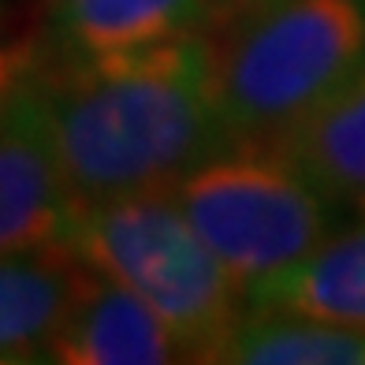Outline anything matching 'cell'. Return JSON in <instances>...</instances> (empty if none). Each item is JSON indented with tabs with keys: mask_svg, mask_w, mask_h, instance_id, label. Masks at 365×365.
I'll list each match as a JSON object with an SVG mask.
<instances>
[{
	"mask_svg": "<svg viewBox=\"0 0 365 365\" xmlns=\"http://www.w3.org/2000/svg\"><path fill=\"white\" fill-rule=\"evenodd\" d=\"M71 254L149 302L190 361H220L250 298L194 231L172 190L78 205Z\"/></svg>",
	"mask_w": 365,
	"mask_h": 365,
	"instance_id": "cell-3",
	"label": "cell"
},
{
	"mask_svg": "<svg viewBox=\"0 0 365 365\" xmlns=\"http://www.w3.org/2000/svg\"><path fill=\"white\" fill-rule=\"evenodd\" d=\"M242 0H212V11H217V23H231L239 15Z\"/></svg>",
	"mask_w": 365,
	"mask_h": 365,
	"instance_id": "cell-13",
	"label": "cell"
},
{
	"mask_svg": "<svg viewBox=\"0 0 365 365\" xmlns=\"http://www.w3.org/2000/svg\"><path fill=\"white\" fill-rule=\"evenodd\" d=\"M250 309H284L365 328V217L250 291Z\"/></svg>",
	"mask_w": 365,
	"mask_h": 365,
	"instance_id": "cell-9",
	"label": "cell"
},
{
	"mask_svg": "<svg viewBox=\"0 0 365 365\" xmlns=\"http://www.w3.org/2000/svg\"><path fill=\"white\" fill-rule=\"evenodd\" d=\"M365 68V0H276L212 41L227 142L279 138Z\"/></svg>",
	"mask_w": 365,
	"mask_h": 365,
	"instance_id": "cell-2",
	"label": "cell"
},
{
	"mask_svg": "<svg viewBox=\"0 0 365 365\" xmlns=\"http://www.w3.org/2000/svg\"><path fill=\"white\" fill-rule=\"evenodd\" d=\"M48 63L53 45L45 34H0V135L30 112Z\"/></svg>",
	"mask_w": 365,
	"mask_h": 365,
	"instance_id": "cell-12",
	"label": "cell"
},
{
	"mask_svg": "<svg viewBox=\"0 0 365 365\" xmlns=\"http://www.w3.org/2000/svg\"><path fill=\"white\" fill-rule=\"evenodd\" d=\"M53 365H172L190 361L175 331L135 291L90 269L71 313L48 343Z\"/></svg>",
	"mask_w": 365,
	"mask_h": 365,
	"instance_id": "cell-5",
	"label": "cell"
},
{
	"mask_svg": "<svg viewBox=\"0 0 365 365\" xmlns=\"http://www.w3.org/2000/svg\"><path fill=\"white\" fill-rule=\"evenodd\" d=\"M276 142L339 209L365 217V68Z\"/></svg>",
	"mask_w": 365,
	"mask_h": 365,
	"instance_id": "cell-10",
	"label": "cell"
},
{
	"mask_svg": "<svg viewBox=\"0 0 365 365\" xmlns=\"http://www.w3.org/2000/svg\"><path fill=\"white\" fill-rule=\"evenodd\" d=\"M34 115L78 205L172 190L227 142L205 34L101 60L53 53Z\"/></svg>",
	"mask_w": 365,
	"mask_h": 365,
	"instance_id": "cell-1",
	"label": "cell"
},
{
	"mask_svg": "<svg viewBox=\"0 0 365 365\" xmlns=\"http://www.w3.org/2000/svg\"><path fill=\"white\" fill-rule=\"evenodd\" d=\"M269 4H276V0H242L239 4V15H250V11H261V8H269ZM235 15V19H239Z\"/></svg>",
	"mask_w": 365,
	"mask_h": 365,
	"instance_id": "cell-14",
	"label": "cell"
},
{
	"mask_svg": "<svg viewBox=\"0 0 365 365\" xmlns=\"http://www.w3.org/2000/svg\"><path fill=\"white\" fill-rule=\"evenodd\" d=\"M231 365H365V328L284 309H250L224 346Z\"/></svg>",
	"mask_w": 365,
	"mask_h": 365,
	"instance_id": "cell-11",
	"label": "cell"
},
{
	"mask_svg": "<svg viewBox=\"0 0 365 365\" xmlns=\"http://www.w3.org/2000/svg\"><path fill=\"white\" fill-rule=\"evenodd\" d=\"M78 202L48 149L34 105L0 135V257L71 250Z\"/></svg>",
	"mask_w": 365,
	"mask_h": 365,
	"instance_id": "cell-6",
	"label": "cell"
},
{
	"mask_svg": "<svg viewBox=\"0 0 365 365\" xmlns=\"http://www.w3.org/2000/svg\"><path fill=\"white\" fill-rule=\"evenodd\" d=\"M212 23V0H45L41 34L60 60H101L205 34Z\"/></svg>",
	"mask_w": 365,
	"mask_h": 365,
	"instance_id": "cell-7",
	"label": "cell"
},
{
	"mask_svg": "<svg viewBox=\"0 0 365 365\" xmlns=\"http://www.w3.org/2000/svg\"><path fill=\"white\" fill-rule=\"evenodd\" d=\"M172 194L246 298L317 250L339 209L276 138L224 142Z\"/></svg>",
	"mask_w": 365,
	"mask_h": 365,
	"instance_id": "cell-4",
	"label": "cell"
},
{
	"mask_svg": "<svg viewBox=\"0 0 365 365\" xmlns=\"http://www.w3.org/2000/svg\"><path fill=\"white\" fill-rule=\"evenodd\" d=\"M86 279L90 264L71 250L0 257V365L45 361Z\"/></svg>",
	"mask_w": 365,
	"mask_h": 365,
	"instance_id": "cell-8",
	"label": "cell"
}]
</instances>
